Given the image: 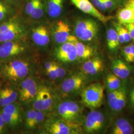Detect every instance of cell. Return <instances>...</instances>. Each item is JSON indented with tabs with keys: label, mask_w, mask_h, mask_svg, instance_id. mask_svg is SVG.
I'll return each instance as SVG.
<instances>
[{
	"label": "cell",
	"mask_w": 134,
	"mask_h": 134,
	"mask_svg": "<svg viewBox=\"0 0 134 134\" xmlns=\"http://www.w3.org/2000/svg\"><path fill=\"white\" fill-rule=\"evenodd\" d=\"M35 64L30 55L0 63L2 80L18 86L26 77L34 75Z\"/></svg>",
	"instance_id": "6da1fadb"
},
{
	"label": "cell",
	"mask_w": 134,
	"mask_h": 134,
	"mask_svg": "<svg viewBox=\"0 0 134 134\" xmlns=\"http://www.w3.org/2000/svg\"><path fill=\"white\" fill-rule=\"evenodd\" d=\"M27 40L34 50L42 53L48 51L52 46L51 22L45 20L29 24Z\"/></svg>",
	"instance_id": "7a4b0ae2"
},
{
	"label": "cell",
	"mask_w": 134,
	"mask_h": 134,
	"mask_svg": "<svg viewBox=\"0 0 134 134\" xmlns=\"http://www.w3.org/2000/svg\"><path fill=\"white\" fill-rule=\"evenodd\" d=\"M29 24L20 13L0 24V43L27 39Z\"/></svg>",
	"instance_id": "3957f363"
},
{
	"label": "cell",
	"mask_w": 134,
	"mask_h": 134,
	"mask_svg": "<svg viewBox=\"0 0 134 134\" xmlns=\"http://www.w3.org/2000/svg\"><path fill=\"white\" fill-rule=\"evenodd\" d=\"M69 124L80 127L82 115V108L77 102L68 98L59 99L53 113Z\"/></svg>",
	"instance_id": "277c9868"
},
{
	"label": "cell",
	"mask_w": 134,
	"mask_h": 134,
	"mask_svg": "<svg viewBox=\"0 0 134 134\" xmlns=\"http://www.w3.org/2000/svg\"><path fill=\"white\" fill-rule=\"evenodd\" d=\"M34 48L27 39L0 43V63L17 58L29 56Z\"/></svg>",
	"instance_id": "5b68a950"
},
{
	"label": "cell",
	"mask_w": 134,
	"mask_h": 134,
	"mask_svg": "<svg viewBox=\"0 0 134 134\" xmlns=\"http://www.w3.org/2000/svg\"><path fill=\"white\" fill-rule=\"evenodd\" d=\"M58 100L56 93L50 86L40 83L31 105L35 110L42 111L49 115L53 113Z\"/></svg>",
	"instance_id": "8992f818"
},
{
	"label": "cell",
	"mask_w": 134,
	"mask_h": 134,
	"mask_svg": "<svg viewBox=\"0 0 134 134\" xmlns=\"http://www.w3.org/2000/svg\"><path fill=\"white\" fill-rule=\"evenodd\" d=\"M94 18H80L76 19L73 28V35L82 42H91L96 38L99 27Z\"/></svg>",
	"instance_id": "52a82bcc"
},
{
	"label": "cell",
	"mask_w": 134,
	"mask_h": 134,
	"mask_svg": "<svg viewBox=\"0 0 134 134\" xmlns=\"http://www.w3.org/2000/svg\"><path fill=\"white\" fill-rule=\"evenodd\" d=\"M41 128L42 134H75L81 132L80 127L69 124L54 114L47 116Z\"/></svg>",
	"instance_id": "ba28073f"
},
{
	"label": "cell",
	"mask_w": 134,
	"mask_h": 134,
	"mask_svg": "<svg viewBox=\"0 0 134 134\" xmlns=\"http://www.w3.org/2000/svg\"><path fill=\"white\" fill-rule=\"evenodd\" d=\"M20 14L29 24L48 20L45 0H25L21 8Z\"/></svg>",
	"instance_id": "9c48e42d"
},
{
	"label": "cell",
	"mask_w": 134,
	"mask_h": 134,
	"mask_svg": "<svg viewBox=\"0 0 134 134\" xmlns=\"http://www.w3.org/2000/svg\"><path fill=\"white\" fill-rule=\"evenodd\" d=\"M40 83L38 79L30 75L19 82L17 86L18 91V101L22 105H31L36 95Z\"/></svg>",
	"instance_id": "30bf717a"
},
{
	"label": "cell",
	"mask_w": 134,
	"mask_h": 134,
	"mask_svg": "<svg viewBox=\"0 0 134 134\" xmlns=\"http://www.w3.org/2000/svg\"><path fill=\"white\" fill-rule=\"evenodd\" d=\"M104 86L99 82L91 84L81 91L82 103L87 107L94 109L102 105L104 98Z\"/></svg>",
	"instance_id": "8fae6325"
},
{
	"label": "cell",
	"mask_w": 134,
	"mask_h": 134,
	"mask_svg": "<svg viewBox=\"0 0 134 134\" xmlns=\"http://www.w3.org/2000/svg\"><path fill=\"white\" fill-rule=\"evenodd\" d=\"M86 81V75L83 72H76L65 77L59 85L58 90L61 98H68L82 91Z\"/></svg>",
	"instance_id": "7c38bea8"
},
{
	"label": "cell",
	"mask_w": 134,
	"mask_h": 134,
	"mask_svg": "<svg viewBox=\"0 0 134 134\" xmlns=\"http://www.w3.org/2000/svg\"><path fill=\"white\" fill-rule=\"evenodd\" d=\"M52 47L69 41L72 34L70 23L64 16L51 22Z\"/></svg>",
	"instance_id": "4fadbf2b"
},
{
	"label": "cell",
	"mask_w": 134,
	"mask_h": 134,
	"mask_svg": "<svg viewBox=\"0 0 134 134\" xmlns=\"http://www.w3.org/2000/svg\"><path fill=\"white\" fill-rule=\"evenodd\" d=\"M52 56L55 61L63 65L78 60L75 44L70 41L53 47Z\"/></svg>",
	"instance_id": "5bb4252c"
},
{
	"label": "cell",
	"mask_w": 134,
	"mask_h": 134,
	"mask_svg": "<svg viewBox=\"0 0 134 134\" xmlns=\"http://www.w3.org/2000/svg\"><path fill=\"white\" fill-rule=\"evenodd\" d=\"M72 4L82 13L95 18L103 24L113 19L112 16L102 14L91 3L90 0H71Z\"/></svg>",
	"instance_id": "9a60e30c"
},
{
	"label": "cell",
	"mask_w": 134,
	"mask_h": 134,
	"mask_svg": "<svg viewBox=\"0 0 134 134\" xmlns=\"http://www.w3.org/2000/svg\"><path fill=\"white\" fill-rule=\"evenodd\" d=\"M104 124V117L103 114L97 110H91L85 118L83 130L86 134H94L100 131Z\"/></svg>",
	"instance_id": "2e32d148"
},
{
	"label": "cell",
	"mask_w": 134,
	"mask_h": 134,
	"mask_svg": "<svg viewBox=\"0 0 134 134\" xmlns=\"http://www.w3.org/2000/svg\"><path fill=\"white\" fill-rule=\"evenodd\" d=\"M45 4L46 18L50 22L64 16L66 0H45Z\"/></svg>",
	"instance_id": "e0dca14e"
},
{
	"label": "cell",
	"mask_w": 134,
	"mask_h": 134,
	"mask_svg": "<svg viewBox=\"0 0 134 134\" xmlns=\"http://www.w3.org/2000/svg\"><path fill=\"white\" fill-rule=\"evenodd\" d=\"M18 100L16 85L5 81L4 85L0 84V108L14 103Z\"/></svg>",
	"instance_id": "ac0fdd59"
},
{
	"label": "cell",
	"mask_w": 134,
	"mask_h": 134,
	"mask_svg": "<svg viewBox=\"0 0 134 134\" xmlns=\"http://www.w3.org/2000/svg\"><path fill=\"white\" fill-rule=\"evenodd\" d=\"M103 63L98 57H92L85 61L82 65V71L86 75L93 76L103 70Z\"/></svg>",
	"instance_id": "d6986e66"
},
{
	"label": "cell",
	"mask_w": 134,
	"mask_h": 134,
	"mask_svg": "<svg viewBox=\"0 0 134 134\" xmlns=\"http://www.w3.org/2000/svg\"><path fill=\"white\" fill-rule=\"evenodd\" d=\"M73 42L75 43L76 47L79 60L86 61L93 56L94 54L93 47L89 45L82 43L77 39L73 41Z\"/></svg>",
	"instance_id": "ffe728a7"
},
{
	"label": "cell",
	"mask_w": 134,
	"mask_h": 134,
	"mask_svg": "<svg viewBox=\"0 0 134 134\" xmlns=\"http://www.w3.org/2000/svg\"><path fill=\"white\" fill-rule=\"evenodd\" d=\"M20 12L19 9L5 0H0V24Z\"/></svg>",
	"instance_id": "44dd1931"
},
{
	"label": "cell",
	"mask_w": 134,
	"mask_h": 134,
	"mask_svg": "<svg viewBox=\"0 0 134 134\" xmlns=\"http://www.w3.org/2000/svg\"><path fill=\"white\" fill-rule=\"evenodd\" d=\"M0 111L8 114L12 117L21 123L23 121L21 105L18 101L5 106L1 108Z\"/></svg>",
	"instance_id": "7402d4cb"
},
{
	"label": "cell",
	"mask_w": 134,
	"mask_h": 134,
	"mask_svg": "<svg viewBox=\"0 0 134 134\" xmlns=\"http://www.w3.org/2000/svg\"><path fill=\"white\" fill-rule=\"evenodd\" d=\"M133 133V128L127 120L120 118L115 122L112 128V134H131Z\"/></svg>",
	"instance_id": "603a6c76"
},
{
	"label": "cell",
	"mask_w": 134,
	"mask_h": 134,
	"mask_svg": "<svg viewBox=\"0 0 134 134\" xmlns=\"http://www.w3.org/2000/svg\"><path fill=\"white\" fill-rule=\"evenodd\" d=\"M117 18L120 24L134 23V10L125 6L118 11L117 14Z\"/></svg>",
	"instance_id": "cb8c5ba5"
},
{
	"label": "cell",
	"mask_w": 134,
	"mask_h": 134,
	"mask_svg": "<svg viewBox=\"0 0 134 134\" xmlns=\"http://www.w3.org/2000/svg\"><path fill=\"white\" fill-rule=\"evenodd\" d=\"M37 110L32 107L29 108L23 114V120L24 129L29 131H34V123Z\"/></svg>",
	"instance_id": "d4e9b609"
},
{
	"label": "cell",
	"mask_w": 134,
	"mask_h": 134,
	"mask_svg": "<svg viewBox=\"0 0 134 134\" xmlns=\"http://www.w3.org/2000/svg\"><path fill=\"white\" fill-rule=\"evenodd\" d=\"M115 29H109L107 32V44L110 51H114L120 45Z\"/></svg>",
	"instance_id": "484cf974"
},
{
	"label": "cell",
	"mask_w": 134,
	"mask_h": 134,
	"mask_svg": "<svg viewBox=\"0 0 134 134\" xmlns=\"http://www.w3.org/2000/svg\"><path fill=\"white\" fill-rule=\"evenodd\" d=\"M126 101V92L125 87H120V91L115 102L113 110L119 112L124 108Z\"/></svg>",
	"instance_id": "4316f807"
},
{
	"label": "cell",
	"mask_w": 134,
	"mask_h": 134,
	"mask_svg": "<svg viewBox=\"0 0 134 134\" xmlns=\"http://www.w3.org/2000/svg\"><path fill=\"white\" fill-rule=\"evenodd\" d=\"M120 78L114 74H110L106 77V85L109 91H113L118 89L120 87Z\"/></svg>",
	"instance_id": "83f0119b"
},
{
	"label": "cell",
	"mask_w": 134,
	"mask_h": 134,
	"mask_svg": "<svg viewBox=\"0 0 134 134\" xmlns=\"http://www.w3.org/2000/svg\"><path fill=\"white\" fill-rule=\"evenodd\" d=\"M120 3V0H101L98 10L100 12L108 11L117 8Z\"/></svg>",
	"instance_id": "f1b7e54d"
},
{
	"label": "cell",
	"mask_w": 134,
	"mask_h": 134,
	"mask_svg": "<svg viewBox=\"0 0 134 134\" xmlns=\"http://www.w3.org/2000/svg\"><path fill=\"white\" fill-rule=\"evenodd\" d=\"M55 69L57 75V81H61L65 77H67V69L64 65L56 62L55 65Z\"/></svg>",
	"instance_id": "f546056e"
},
{
	"label": "cell",
	"mask_w": 134,
	"mask_h": 134,
	"mask_svg": "<svg viewBox=\"0 0 134 134\" xmlns=\"http://www.w3.org/2000/svg\"><path fill=\"white\" fill-rule=\"evenodd\" d=\"M120 91V87L117 90L110 91L108 95V104L110 106L111 109L113 110L115 102L117 98V97L119 95Z\"/></svg>",
	"instance_id": "4dcf8cb0"
},
{
	"label": "cell",
	"mask_w": 134,
	"mask_h": 134,
	"mask_svg": "<svg viewBox=\"0 0 134 134\" xmlns=\"http://www.w3.org/2000/svg\"><path fill=\"white\" fill-rule=\"evenodd\" d=\"M120 67V79H125L128 77L130 74L129 67L121 60H119Z\"/></svg>",
	"instance_id": "1f68e13d"
},
{
	"label": "cell",
	"mask_w": 134,
	"mask_h": 134,
	"mask_svg": "<svg viewBox=\"0 0 134 134\" xmlns=\"http://www.w3.org/2000/svg\"><path fill=\"white\" fill-rule=\"evenodd\" d=\"M120 59H116L113 61L112 64V69L114 74L120 78V67L119 63Z\"/></svg>",
	"instance_id": "d6a6232c"
},
{
	"label": "cell",
	"mask_w": 134,
	"mask_h": 134,
	"mask_svg": "<svg viewBox=\"0 0 134 134\" xmlns=\"http://www.w3.org/2000/svg\"><path fill=\"white\" fill-rule=\"evenodd\" d=\"M8 132H9V131L7 127L0 112V134H7Z\"/></svg>",
	"instance_id": "836d02e7"
},
{
	"label": "cell",
	"mask_w": 134,
	"mask_h": 134,
	"mask_svg": "<svg viewBox=\"0 0 134 134\" xmlns=\"http://www.w3.org/2000/svg\"><path fill=\"white\" fill-rule=\"evenodd\" d=\"M123 54L127 62H130L131 56V46L130 44L125 46L123 49Z\"/></svg>",
	"instance_id": "e575fe53"
},
{
	"label": "cell",
	"mask_w": 134,
	"mask_h": 134,
	"mask_svg": "<svg viewBox=\"0 0 134 134\" xmlns=\"http://www.w3.org/2000/svg\"><path fill=\"white\" fill-rule=\"evenodd\" d=\"M121 28L124 38L125 42H129L131 40H132V39L127 29H126L124 25H122V24L121 25Z\"/></svg>",
	"instance_id": "d590c367"
},
{
	"label": "cell",
	"mask_w": 134,
	"mask_h": 134,
	"mask_svg": "<svg viewBox=\"0 0 134 134\" xmlns=\"http://www.w3.org/2000/svg\"><path fill=\"white\" fill-rule=\"evenodd\" d=\"M56 61L55 60H49L45 61L44 63V69L45 72L51 70L54 66Z\"/></svg>",
	"instance_id": "8d00e7d4"
},
{
	"label": "cell",
	"mask_w": 134,
	"mask_h": 134,
	"mask_svg": "<svg viewBox=\"0 0 134 134\" xmlns=\"http://www.w3.org/2000/svg\"><path fill=\"white\" fill-rule=\"evenodd\" d=\"M5 1L8 2L11 4L14 5L18 9H19L20 10H20L22 6L24 4V2L25 1V0H5Z\"/></svg>",
	"instance_id": "74e56055"
},
{
	"label": "cell",
	"mask_w": 134,
	"mask_h": 134,
	"mask_svg": "<svg viewBox=\"0 0 134 134\" xmlns=\"http://www.w3.org/2000/svg\"><path fill=\"white\" fill-rule=\"evenodd\" d=\"M127 29L132 40L134 41V23L122 24Z\"/></svg>",
	"instance_id": "f35d334b"
},
{
	"label": "cell",
	"mask_w": 134,
	"mask_h": 134,
	"mask_svg": "<svg viewBox=\"0 0 134 134\" xmlns=\"http://www.w3.org/2000/svg\"><path fill=\"white\" fill-rule=\"evenodd\" d=\"M125 6L129 7L134 10V0H125Z\"/></svg>",
	"instance_id": "ab89813d"
},
{
	"label": "cell",
	"mask_w": 134,
	"mask_h": 134,
	"mask_svg": "<svg viewBox=\"0 0 134 134\" xmlns=\"http://www.w3.org/2000/svg\"><path fill=\"white\" fill-rule=\"evenodd\" d=\"M131 46V56L130 62H134V44L132 43L130 44Z\"/></svg>",
	"instance_id": "60d3db41"
},
{
	"label": "cell",
	"mask_w": 134,
	"mask_h": 134,
	"mask_svg": "<svg viewBox=\"0 0 134 134\" xmlns=\"http://www.w3.org/2000/svg\"><path fill=\"white\" fill-rule=\"evenodd\" d=\"M90 1L91 2V3L93 4V5L97 9L99 5H100L101 0H90Z\"/></svg>",
	"instance_id": "b9f144b4"
},
{
	"label": "cell",
	"mask_w": 134,
	"mask_h": 134,
	"mask_svg": "<svg viewBox=\"0 0 134 134\" xmlns=\"http://www.w3.org/2000/svg\"><path fill=\"white\" fill-rule=\"evenodd\" d=\"M130 98H131V100H132L134 99V88L131 91V94H130Z\"/></svg>",
	"instance_id": "7bdbcfd3"
},
{
	"label": "cell",
	"mask_w": 134,
	"mask_h": 134,
	"mask_svg": "<svg viewBox=\"0 0 134 134\" xmlns=\"http://www.w3.org/2000/svg\"><path fill=\"white\" fill-rule=\"evenodd\" d=\"M131 101V102H132V103L133 104V105H134V99L132 100Z\"/></svg>",
	"instance_id": "ee69618b"
},
{
	"label": "cell",
	"mask_w": 134,
	"mask_h": 134,
	"mask_svg": "<svg viewBox=\"0 0 134 134\" xmlns=\"http://www.w3.org/2000/svg\"><path fill=\"white\" fill-rule=\"evenodd\" d=\"M1 81H2V77H1V74H0V83H1Z\"/></svg>",
	"instance_id": "f6af8a7d"
}]
</instances>
